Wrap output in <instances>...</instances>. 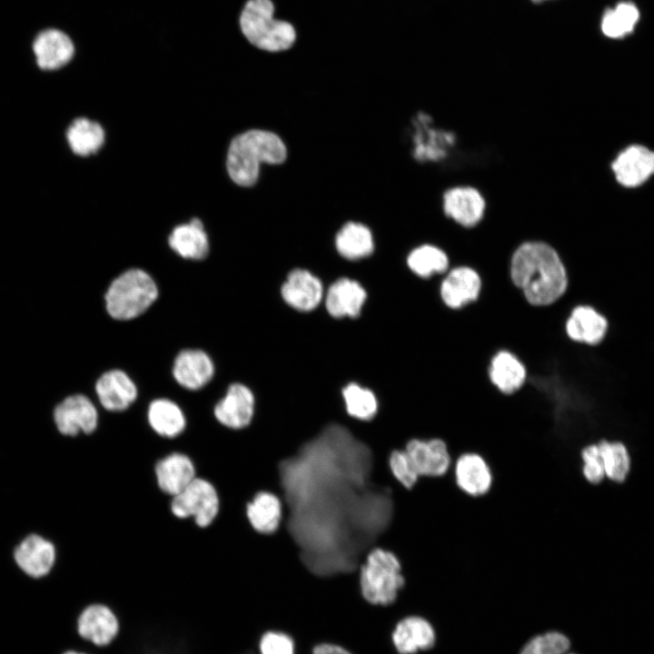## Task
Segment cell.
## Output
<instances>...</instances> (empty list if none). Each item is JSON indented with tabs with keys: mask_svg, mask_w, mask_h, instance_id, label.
Returning a JSON list of instances; mask_svg holds the SVG:
<instances>
[{
	"mask_svg": "<svg viewBox=\"0 0 654 654\" xmlns=\"http://www.w3.org/2000/svg\"><path fill=\"white\" fill-rule=\"evenodd\" d=\"M255 400L253 391L244 384H231L225 396L213 408L217 421L231 430L247 428L254 416Z\"/></svg>",
	"mask_w": 654,
	"mask_h": 654,
	"instance_id": "8fae6325",
	"label": "cell"
},
{
	"mask_svg": "<svg viewBox=\"0 0 654 654\" xmlns=\"http://www.w3.org/2000/svg\"><path fill=\"white\" fill-rule=\"evenodd\" d=\"M482 291L480 272L469 265L451 266L441 278L439 296L451 311H460L476 302Z\"/></svg>",
	"mask_w": 654,
	"mask_h": 654,
	"instance_id": "ba28073f",
	"label": "cell"
},
{
	"mask_svg": "<svg viewBox=\"0 0 654 654\" xmlns=\"http://www.w3.org/2000/svg\"><path fill=\"white\" fill-rule=\"evenodd\" d=\"M245 515L254 531L263 535L273 534L282 524L284 505L275 493L260 490L246 503Z\"/></svg>",
	"mask_w": 654,
	"mask_h": 654,
	"instance_id": "44dd1931",
	"label": "cell"
},
{
	"mask_svg": "<svg viewBox=\"0 0 654 654\" xmlns=\"http://www.w3.org/2000/svg\"><path fill=\"white\" fill-rule=\"evenodd\" d=\"M76 630L82 639L102 647L109 645L116 638L119 622L107 606L91 604L77 618Z\"/></svg>",
	"mask_w": 654,
	"mask_h": 654,
	"instance_id": "e0dca14e",
	"label": "cell"
},
{
	"mask_svg": "<svg viewBox=\"0 0 654 654\" xmlns=\"http://www.w3.org/2000/svg\"><path fill=\"white\" fill-rule=\"evenodd\" d=\"M219 510L220 500L215 487L207 480L198 477L173 496L171 502V511L175 517H191L200 528L210 526Z\"/></svg>",
	"mask_w": 654,
	"mask_h": 654,
	"instance_id": "8992f818",
	"label": "cell"
},
{
	"mask_svg": "<svg viewBox=\"0 0 654 654\" xmlns=\"http://www.w3.org/2000/svg\"><path fill=\"white\" fill-rule=\"evenodd\" d=\"M158 287L142 269L133 268L114 278L104 293L107 313L115 320H132L144 313L157 299Z\"/></svg>",
	"mask_w": 654,
	"mask_h": 654,
	"instance_id": "277c9868",
	"label": "cell"
},
{
	"mask_svg": "<svg viewBox=\"0 0 654 654\" xmlns=\"http://www.w3.org/2000/svg\"><path fill=\"white\" fill-rule=\"evenodd\" d=\"M312 654H351L342 647L332 644H321L314 648Z\"/></svg>",
	"mask_w": 654,
	"mask_h": 654,
	"instance_id": "f35d334b",
	"label": "cell"
},
{
	"mask_svg": "<svg viewBox=\"0 0 654 654\" xmlns=\"http://www.w3.org/2000/svg\"><path fill=\"white\" fill-rule=\"evenodd\" d=\"M582 475L591 484H598L605 477L604 466L598 443L584 447L581 451Z\"/></svg>",
	"mask_w": 654,
	"mask_h": 654,
	"instance_id": "8d00e7d4",
	"label": "cell"
},
{
	"mask_svg": "<svg viewBox=\"0 0 654 654\" xmlns=\"http://www.w3.org/2000/svg\"><path fill=\"white\" fill-rule=\"evenodd\" d=\"M639 18V12L634 4L621 2L604 13L601 30L608 37L620 38L632 33Z\"/></svg>",
	"mask_w": 654,
	"mask_h": 654,
	"instance_id": "d6a6232c",
	"label": "cell"
},
{
	"mask_svg": "<svg viewBox=\"0 0 654 654\" xmlns=\"http://www.w3.org/2000/svg\"><path fill=\"white\" fill-rule=\"evenodd\" d=\"M154 471L159 489L172 497L180 493L196 478L193 462L181 452H173L161 459Z\"/></svg>",
	"mask_w": 654,
	"mask_h": 654,
	"instance_id": "603a6c76",
	"label": "cell"
},
{
	"mask_svg": "<svg viewBox=\"0 0 654 654\" xmlns=\"http://www.w3.org/2000/svg\"><path fill=\"white\" fill-rule=\"evenodd\" d=\"M409 271L418 279L428 281L444 275L451 267L448 253L435 243L413 248L406 258Z\"/></svg>",
	"mask_w": 654,
	"mask_h": 654,
	"instance_id": "484cf974",
	"label": "cell"
},
{
	"mask_svg": "<svg viewBox=\"0 0 654 654\" xmlns=\"http://www.w3.org/2000/svg\"><path fill=\"white\" fill-rule=\"evenodd\" d=\"M611 167L620 184L639 186L654 174V152L643 145H630L619 154Z\"/></svg>",
	"mask_w": 654,
	"mask_h": 654,
	"instance_id": "2e32d148",
	"label": "cell"
},
{
	"mask_svg": "<svg viewBox=\"0 0 654 654\" xmlns=\"http://www.w3.org/2000/svg\"><path fill=\"white\" fill-rule=\"evenodd\" d=\"M598 443L603 461L605 477L615 482L626 480L630 470V456L619 441L601 440Z\"/></svg>",
	"mask_w": 654,
	"mask_h": 654,
	"instance_id": "836d02e7",
	"label": "cell"
},
{
	"mask_svg": "<svg viewBox=\"0 0 654 654\" xmlns=\"http://www.w3.org/2000/svg\"><path fill=\"white\" fill-rule=\"evenodd\" d=\"M388 466L395 481L407 490H412L421 480L404 449H394L390 452Z\"/></svg>",
	"mask_w": 654,
	"mask_h": 654,
	"instance_id": "e575fe53",
	"label": "cell"
},
{
	"mask_svg": "<svg viewBox=\"0 0 654 654\" xmlns=\"http://www.w3.org/2000/svg\"><path fill=\"white\" fill-rule=\"evenodd\" d=\"M443 211L455 223L471 229L481 221L485 212V200L473 187H453L443 194Z\"/></svg>",
	"mask_w": 654,
	"mask_h": 654,
	"instance_id": "5bb4252c",
	"label": "cell"
},
{
	"mask_svg": "<svg viewBox=\"0 0 654 654\" xmlns=\"http://www.w3.org/2000/svg\"><path fill=\"white\" fill-rule=\"evenodd\" d=\"M173 376L182 387L196 391L205 386L213 378L214 365L210 356L199 349H185L175 357Z\"/></svg>",
	"mask_w": 654,
	"mask_h": 654,
	"instance_id": "ac0fdd59",
	"label": "cell"
},
{
	"mask_svg": "<svg viewBox=\"0 0 654 654\" xmlns=\"http://www.w3.org/2000/svg\"><path fill=\"white\" fill-rule=\"evenodd\" d=\"M335 246L338 253L348 260H359L369 256L374 248L370 229L354 222L347 223L338 232Z\"/></svg>",
	"mask_w": 654,
	"mask_h": 654,
	"instance_id": "f546056e",
	"label": "cell"
},
{
	"mask_svg": "<svg viewBox=\"0 0 654 654\" xmlns=\"http://www.w3.org/2000/svg\"><path fill=\"white\" fill-rule=\"evenodd\" d=\"M32 47L37 65L46 71L63 67L71 61L74 54L70 37L54 28L41 31L35 36Z\"/></svg>",
	"mask_w": 654,
	"mask_h": 654,
	"instance_id": "ffe728a7",
	"label": "cell"
},
{
	"mask_svg": "<svg viewBox=\"0 0 654 654\" xmlns=\"http://www.w3.org/2000/svg\"><path fill=\"white\" fill-rule=\"evenodd\" d=\"M609 331V317L592 303L575 304L564 322L567 339L572 343L590 349L600 347L606 342Z\"/></svg>",
	"mask_w": 654,
	"mask_h": 654,
	"instance_id": "52a82bcc",
	"label": "cell"
},
{
	"mask_svg": "<svg viewBox=\"0 0 654 654\" xmlns=\"http://www.w3.org/2000/svg\"><path fill=\"white\" fill-rule=\"evenodd\" d=\"M168 243L172 250L184 259L201 261L209 253L208 236L198 218L174 227Z\"/></svg>",
	"mask_w": 654,
	"mask_h": 654,
	"instance_id": "4316f807",
	"label": "cell"
},
{
	"mask_svg": "<svg viewBox=\"0 0 654 654\" xmlns=\"http://www.w3.org/2000/svg\"><path fill=\"white\" fill-rule=\"evenodd\" d=\"M366 298V291L358 282L341 278L330 286L325 305L332 317L354 318L360 314Z\"/></svg>",
	"mask_w": 654,
	"mask_h": 654,
	"instance_id": "d4e9b609",
	"label": "cell"
},
{
	"mask_svg": "<svg viewBox=\"0 0 654 654\" xmlns=\"http://www.w3.org/2000/svg\"><path fill=\"white\" fill-rule=\"evenodd\" d=\"M533 1H535V2H540V1H542V0H533Z\"/></svg>",
	"mask_w": 654,
	"mask_h": 654,
	"instance_id": "60d3db41",
	"label": "cell"
},
{
	"mask_svg": "<svg viewBox=\"0 0 654 654\" xmlns=\"http://www.w3.org/2000/svg\"><path fill=\"white\" fill-rule=\"evenodd\" d=\"M403 449L421 478H441L452 467L450 450L441 438H411Z\"/></svg>",
	"mask_w": 654,
	"mask_h": 654,
	"instance_id": "9c48e42d",
	"label": "cell"
},
{
	"mask_svg": "<svg viewBox=\"0 0 654 654\" xmlns=\"http://www.w3.org/2000/svg\"><path fill=\"white\" fill-rule=\"evenodd\" d=\"M151 428L160 436L174 438L185 429L186 420L182 409L169 399L152 401L147 410Z\"/></svg>",
	"mask_w": 654,
	"mask_h": 654,
	"instance_id": "f1b7e54d",
	"label": "cell"
},
{
	"mask_svg": "<svg viewBox=\"0 0 654 654\" xmlns=\"http://www.w3.org/2000/svg\"><path fill=\"white\" fill-rule=\"evenodd\" d=\"M54 421L63 435L75 436L79 432L90 434L97 428L98 412L88 397L74 394L54 408Z\"/></svg>",
	"mask_w": 654,
	"mask_h": 654,
	"instance_id": "30bf717a",
	"label": "cell"
},
{
	"mask_svg": "<svg viewBox=\"0 0 654 654\" xmlns=\"http://www.w3.org/2000/svg\"><path fill=\"white\" fill-rule=\"evenodd\" d=\"M66 138L74 154L86 156L102 147L104 131L98 123L82 117L75 119L68 127Z\"/></svg>",
	"mask_w": 654,
	"mask_h": 654,
	"instance_id": "4dcf8cb0",
	"label": "cell"
},
{
	"mask_svg": "<svg viewBox=\"0 0 654 654\" xmlns=\"http://www.w3.org/2000/svg\"><path fill=\"white\" fill-rule=\"evenodd\" d=\"M452 466L454 481L466 495L478 498L490 490L493 483L492 471L481 454L464 452L456 459Z\"/></svg>",
	"mask_w": 654,
	"mask_h": 654,
	"instance_id": "4fadbf2b",
	"label": "cell"
},
{
	"mask_svg": "<svg viewBox=\"0 0 654 654\" xmlns=\"http://www.w3.org/2000/svg\"><path fill=\"white\" fill-rule=\"evenodd\" d=\"M293 642L284 633L267 632L260 641L261 654H293Z\"/></svg>",
	"mask_w": 654,
	"mask_h": 654,
	"instance_id": "74e56055",
	"label": "cell"
},
{
	"mask_svg": "<svg viewBox=\"0 0 654 654\" xmlns=\"http://www.w3.org/2000/svg\"><path fill=\"white\" fill-rule=\"evenodd\" d=\"M509 276L524 300L535 307L556 303L570 285L562 257L542 240H526L517 245L510 258Z\"/></svg>",
	"mask_w": 654,
	"mask_h": 654,
	"instance_id": "6da1fadb",
	"label": "cell"
},
{
	"mask_svg": "<svg viewBox=\"0 0 654 654\" xmlns=\"http://www.w3.org/2000/svg\"><path fill=\"white\" fill-rule=\"evenodd\" d=\"M347 414L359 421H371L378 413L379 403L375 394L357 383H349L342 389Z\"/></svg>",
	"mask_w": 654,
	"mask_h": 654,
	"instance_id": "1f68e13d",
	"label": "cell"
},
{
	"mask_svg": "<svg viewBox=\"0 0 654 654\" xmlns=\"http://www.w3.org/2000/svg\"><path fill=\"white\" fill-rule=\"evenodd\" d=\"M487 376L495 390L504 396L519 392L528 379V369L522 360L507 349H500L491 356Z\"/></svg>",
	"mask_w": 654,
	"mask_h": 654,
	"instance_id": "7c38bea8",
	"label": "cell"
},
{
	"mask_svg": "<svg viewBox=\"0 0 654 654\" xmlns=\"http://www.w3.org/2000/svg\"><path fill=\"white\" fill-rule=\"evenodd\" d=\"M358 578L362 596L373 605L391 604L405 584L400 559L394 552L378 546L366 553Z\"/></svg>",
	"mask_w": 654,
	"mask_h": 654,
	"instance_id": "3957f363",
	"label": "cell"
},
{
	"mask_svg": "<svg viewBox=\"0 0 654 654\" xmlns=\"http://www.w3.org/2000/svg\"><path fill=\"white\" fill-rule=\"evenodd\" d=\"M569 639L560 632H547L532 638L520 654H574L569 652Z\"/></svg>",
	"mask_w": 654,
	"mask_h": 654,
	"instance_id": "d590c367",
	"label": "cell"
},
{
	"mask_svg": "<svg viewBox=\"0 0 654 654\" xmlns=\"http://www.w3.org/2000/svg\"><path fill=\"white\" fill-rule=\"evenodd\" d=\"M99 402L107 411H123L137 398V387L122 370L114 369L104 372L95 382Z\"/></svg>",
	"mask_w": 654,
	"mask_h": 654,
	"instance_id": "d6986e66",
	"label": "cell"
},
{
	"mask_svg": "<svg viewBox=\"0 0 654 654\" xmlns=\"http://www.w3.org/2000/svg\"><path fill=\"white\" fill-rule=\"evenodd\" d=\"M321 281L307 270L292 271L281 288L282 297L292 308L309 312L313 310L322 297Z\"/></svg>",
	"mask_w": 654,
	"mask_h": 654,
	"instance_id": "7402d4cb",
	"label": "cell"
},
{
	"mask_svg": "<svg viewBox=\"0 0 654 654\" xmlns=\"http://www.w3.org/2000/svg\"><path fill=\"white\" fill-rule=\"evenodd\" d=\"M63 654H86V653H82V652H78L75 650H67V651L64 652Z\"/></svg>",
	"mask_w": 654,
	"mask_h": 654,
	"instance_id": "ab89813d",
	"label": "cell"
},
{
	"mask_svg": "<svg viewBox=\"0 0 654 654\" xmlns=\"http://www.w3.org/2000/svg\"><path fill=\"white\" fill-rule=\"evenodd\" d=\"M286 156V146L277 134L249 130L232 140L226 158L227 172L236 184L251 186L258 179L261 164H282Z\"/></svg>",
	"mask_w": 654,
	"mask_h": 654,
	"instance_id": "7a4b0ae2",
	"label": "cell"
},
{
	"mask_svg": "<svg viewBox=\"0 0 654 654\" xmlns=\"http://www.w3.org/2000/svg\"><path fill=\"white\" fill-rule=\"evenodd\" d=\"M14 558L24 573L39 579L51 571L55 562L56 551L50 540L40 535L31 534L15 548Z\"/></svg>",
	"mask_w": 654,
	"mask_h": 654,
	"instance_id": "9a60e30c",
	"label": "cell"
},
{
	"mask_svg": "<svg viewBox=\"0 0 654 654\" xmlns=\"http://www.w3.org/2000/svg\"><path fill=\"white\" fill-rule=\"evenodd\" d=\"M413 124L416 129L413 135L414 158L421 162L444 158L447 148L454 143L453 134L432 129L430 116L423 113L417 115Z\"/></svg>",
	"mask_w": 654,
	"mask_h": 654,
	"instance_id": "cb8c5ba5",
	"label": "cell"
},
{
	"mask_svg": "<svg viewBox=\"0 0 654 654\" xmlns=\"http://www.w3.org/2000/svg\"><path fill=\"white\" fill-rule=\"evenodd\" d=\"M273 13L271 0H249L240 16L242 32L252 45L262 50H287L295 42V30L288 22L274 19Z\"/></svg>",
	"mask_w": 654,
	"mask_h": 654,
	"instance_id": "5b68a950",
	"label": "cell"
},
{
	"mask_svg": "<svg viewBox=\"0 0 654 654\" xmlns=\"http://www.w3.org/2000/svg\"><path fill=\"white\" fill-rule=\"evenodd\" d=\"M392 640L401 654H411L432 647L435 634L431 624L424 619L408 617L397 624Z\"/></svg>",
	"mask_w": 654,
	"mask_h": 654,
	"instance_id": "83f0119b",
	"label": "cell"
}]
</instances>
